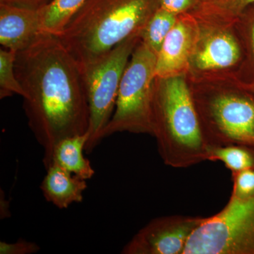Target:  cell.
I'll return each mask as SVG.
<instances>
[{
  "label": "cell",
  "instance_id": "7",
  "mask_svg": "<svg viewBox=\"0 0 254 254\" xmlns=\"http://www.w3.org/2000/svg\"><path fill=\"white\" fill-rule=\"evenodd\" d=\"M139 42V36H132L82 70L90 110L86 153L102 141V133L115 111L123 73Z\"/></svg>",
  "mask_w": 254,
  "mask_h": 254
},
{
  "label": "cell",
  "instance_id": "14",
  "mask_svg": "<svg viewBox=\"0 0 254 254\" xmlns=\"http://www.w3.org/2000/svg\"><path fill=\"white\" fill-rule=\"evenodd\" d=\"M234 23L245 54L238 82L250 88L254 84V4L246 8Z\"/></svg>",
  "mask_w": 254,
  "mask_h": 254
},
{
  "label": "cell",
  "instance_id": "13",
  "mask_svg": "<svg viewBox=\"0 0 254 254\" xmlns=\"http://www.w3.org/2000/svg\"><path fill=\"white\" fill-rule=\"evenodd\" d=\"M89 133L67 137L58 142L53 150L52 164H55L83 180H91L95 170L83 155ZM47 170V169H46Z\"/></svg>",
  "mask_w": 254,
  "mask_h": 254
},
{
  "label": "cell",
  "instance_id": "21",
  "mask_svg": "<svg viewBox=\"0 0 254 254\" xmlns=\"http://www.w3.org/2000/svg\"><path fill=\"white\" fill-rule=\"evenodd\" d=\"M202 0H158L159 8L176 15L191 14L198 9Z\"/></svg>",
  "mask_w": 254,
  "mask_h": 254
},
{
  "label": "cell",
  "instance_id": "4",
  "mask_svg": "<svg viewBox=\"0 0 254 254\" xmlns=\"http://www.w3.org/2000/svg\"><path fill=\"white\" fill-rule=\"evenodd\" d=\"M189 82L208 146L245 145L254 148L252 91L232 80Z\"/></svg>",
  "mask_w": 254,
  "mask_h": 254
},
{
  "label": "cell",
  "instance_id": "17",
  "mask_svg": "<svg viewBox=\"0 0 254 254\" xmlns=\"http://www.w3.org/2000/svg\"><path fill=\"white\" fill-rule=\"evenodd\" d=\"M86 0H53L42 9L43 31L59 35Z\"/></svg>",
  "mask_w": 254,
  "mask_h": 254
},
{
  "label": "cell",
  "instance_id": "10",
  "mask_svg": "<svg viewBox=\"0 0 254 254\" xmlns=\"http://www.w3.org/2000/svg\"><path fill=\"white\" fill-rule=\"evenodd\" d=\"M197 36L196 18L190 14L180 15L157 55L155 77L187 76Z\"/></svg>",
  "mask_w": 254,
  "mask_h": 254
},
{
  "label": "cell",
  "instance_id": "15",
  "mask_svg": "<svg viewBox=\"0 0 254 254\" xmlns=\"http://www.w3.org/2000/svg\"><path fill=\"white\" fill-rule=\"evenodd\" d=\"M178 15L158 8L140 31V41L158 55L165 38L177 22Z\"/></svg>",
  "mask_w": 254,
  "mask_h": 254
},
{
  "label": "cell",
  "instance_id": "16",
  "mask_svg": "<svg viewBox=\"0 0 254 254\" xmlns=\"http://www.w3.org/2000/svg\"><path fill=\"white\" fill-rule=\"evenodd\" d=\"M208 160L222 162L232 173L254 170V148L245 145L209 147Z\"/></svg>",
  "mask_w": 254,
  "mask_h": 254
},
{
  "label": "cell",
  "instance_id": "8",
  "mask_svg": "<svg viewBox=\"0 0 254 254\" xmlns=\"http://www.w3.org/2000/svg\"><path fill=\"white\" fill-rule=\"evenodd\" d=\"M183 254H254V195L230 198L221 211L204 218Z\"/></svg>",
  "mask_w": 254,
  "mask_h": 254
},
{
  "label": "cell",
  "instance_id": "23",
  "mask_svg": "<svg viewBox=\"0 0 254 254\" xmlns=\"http://www.w3.org/2000/svg\"><path fill=\"white\" fill-rule=\"evenodd\" d=\"M53 0H0V4L14 5L33 9H42Z\"/></svg>",
  "mask_w": 254,
  "mask_h": 254
},
{
  "label": "cell",
  "instance_id": "19",
  "mask_svg": "<svg viewBox=\"0 0 254 254\" xmlns=\"http://www.w3.org/2000/svg\"><path fill=\"white\" fill-rule=\"evenodd\" d=\"M16 53L1 48L0 50V98H8L13 95L23 97V91L15 71Z\"/></svg>",
  "mask_w": 254,
  "mask_h": 254
},
{
  "label": "cell",
  "instance_id": "11",
  "mask_svg": "<svg viewBox=\"0 0 254 254\" xmlns=\"http://www.w3.org/2000/svg\"><path fill=\"white\" fill-rule=\"evenodd\" d=\"M44 32L42 9L0 4V43L4 49H26Z\"/></svg>",
  "mask_w": 254,
  "mask_h": 254
},
{
  "label": "cell",
  "instance_id": "9",
  "mask_svg": "<svg viewBox=\"0 0 254 254\" xmlns=\"http://www.w3.org/2000/svg\"><path fill=\"white\" fill-rule=\"evenodd\" d=\"M204 218L170 215L153 219L124 247V254H183Z\"/></svg>",
  "mask_w": 254,
  "mask_h": 254
},
{
  "label": "cell",
  "instance_id": "2",
  "mask_svg": "<svg viewBox=\"0 0 254 254\" xmlns=\"http://www.w3.org/2000/svg\"><path fill=\"white\" fill-rule=\"evenodd\" d=\"M158 0H86L58 38L82 70L138 36Z\"/></svg>",
  "mask_w": 254,
  "mask_h": 254
},
{
  "label": "cell",
  "instance_id": "22",
  "mask_svg": "<svg viewBox=\"0 0 254 254\" xmlns=\"http://www.w3.org/2000/svg\"><path fill=\"white\" fill-rule=\"evenodd\" d=\"M41 247L34 242L24 240L16 241L14 243L0 242L1 254H31L37 253Z\"/></svg>",
  "mask_w": 254,
  "mask_h": 254
},
{
  "label": "cell",
  "instance_id": "5",
  "mask_svg": "<svg viewBox=\"0 0 254 254\" xmlns=\"http://www.w3.org/2000/svg\"><path fill=\"white\" fill-rule=\"evenodd\" d=\"M157 55L138 43L123 73L115 111L102 133V140L128 132L153 136V83Z\"/></svg>",
  "mask_w": 254,
  "mask_h": 254
},
{
  "label": "cell",
  "instance_id": "24",
  "mask_svg": "<svg viewBox=\"0 0 254 254\" xmlns=\"http://www.w3.org/2000/svg\"><path fill=\"white\" fill-rule=\"evenodd\" d=\"M248 89L250 90V91H252V93H253L254 95V84L253 85V86L251 87L250 88H248Z\"/></svg>",
  "mask_w": 254,
  "mask_h": 254
},
{
  "label": "cell",
  "instance_id": "18",
  "mask_svg": "<svg viewBox=\"0 0 254 254\" xmlns=\"http://www.w3.org/2000/svg\"><path fill=\"white\" fill-rule=\"evenodd\" d=\"M254 4V0H202L194 16L235 22L241 13Z\"/></svg>",
  "mask_w": 254,
  "mask_h": 254
},
{
  "label": "cell",
  "instance_id": "12",
  "mask_svg": "<svg viewBox=\"0 0 254 254\" xmlns=\"http://www.w3.org/2000/svg\"><path fill=\"white\" fill-rule=\"evenodd\" d=\"M41 185L47 201L60 209L68 208L73 203H81L87 189L86 180L53 164L47 169Z\"/></svg>",
  "mask_w": 254,
  "mask_h": 254
},
{
  "label": "cell",
  "instance_id": "20",
  "mask_svg": "<svg viewBox=\"0 0 254 254\" xmlns=\"http://www.w3.org/2000/svg\"><path fill=\"white\" fill-rule=\"evenodd\" d=\"M233 190L230 198L245 200L254 195V170L232 173Z\"/></svg>",
  "mask_w": 254,
  "mask_h": 254
},
{
  "label": "cell",
  "instance_id": "6",
  "mask_svg": "<svg viewBox=\"0 0 254 254\" xmlns=\"http://www.w3.org/2000/svg\"><path fill=\"white\" fill-rule=\"evenodd\" d=\"M193 16L198 36L187 74L189 81H238L245 54L235 23Z\"/></svg>",
  "mask_w": 254,
  "mask_h": 254
},
{
  "label": "cell",
  "instance_id": "3",
  "mask_svg": "<svg viewBox=\"0 0 254 254\" xmlns=\"http://www.w3.org/2000/svg\"><path fill=\"white\" fill-rule=\"evenodd\" d=\"M153 136L164 163L185 168L208 160L205 141L187 76L155 77Z\"/></svg>",
  "mask_w": 254,
  "mask_h": 254
},
{
  "label": "cell",
  "instance_id": "1",
  "mask_svg": "<svg viewBox=\"0 0 254 254\" xmlns=\"http://www.w3.org/2000/svg\"><path fill=\"white\" fill-rule=\"evenodd\" d=\"M15 71L24 91L28 127L44 150L43 163L48 169L58 142L88 131L83 72L58 36L46 32L16 53Z\"/></svg>",
  "mask_w": 254,
  "mask_h": 254
}]
</instances>
